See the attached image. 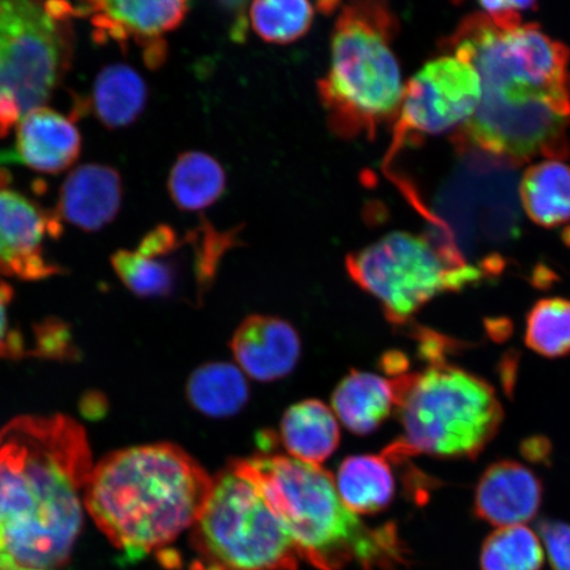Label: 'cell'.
Masks as SVG:
<instances>
[{"instance_id":"6da1fadb","label":"cell","mask_w":570,"mask_h":570,"mask_svg":"<svg viewBox=\"0 0 570 570\" xmlns=\"http://www.w3.org/2000/svg\"><path fill=\"white\" fill-rule=\"evenodd\" d=\"M445 48L472 63L481 101L458 141L515 164L568 156L570 52L534 24L470 17Z\"/></svg>"},{"instance_id":"7a4b0ae2","label":"cell","mask_w":570,"mask_h":570,"mask_svg":"<svg viewBox=\"0 0 570 570\" xmlns=\"http://www.w3.org/2000/svg\"><path fill=\"white\" fill-rule=\"evenodd\" d=\"M92 458L67 415H23L0 431V570H60L82 529Z\"/></svg>"},{"instance_id":"3957f363","label":"cell","mask_w":570,"mask_h":570,"mask_svg":"<svg viewBox=\"0 0 570 570\" xmlns=\"http://www.w3.org/2000/svg\"><path fill=\"white\" fill-rule=\"evenodd\" d=\"M213 480L180 446H130L105 455L92 468L83 503L110 543L137 560L194 529Z\"/></svg>"},{"instance_id":"277c9868","label":"cell","mask_w":570,"mask_h":570,"mask_svg":"<svg viewBox=\"0 0 570 570\" xmlns=\"http://www.w3.org/2000/svg\"><path fill=\"white\" fill-rule=\"evenodd\" d=\"M279 517L302 560L318 570H387L405 560L394 525L372 529L342 502L336 481L320 465L288 455L240 460Z\"/></svg>"},{"instance_id":"5b68a950","label":"cell","mask_w":570,"mask_h":570,"mask_svg":"<svg viewBox=\"0 0 570 570\" xmlns=\"http://www.w3.org/2000/svg\"><path fill=\"white\" fill-rule=\"evenodd\" d=\"M397 20L387 0H348L331 40V61L318 82L327 125L338 138L374 139L396 120L404 95L394 51Z\"/></svg>"},{"instance_id":"8992f818","label":"cell","mask_w":570,"mask_h":570,"mask_svg":"<svg viewBox=\"0 0 570 570\" xmlns=\"http://www.w3.org/2000/svg\"><path fill=\"white\" fill-rule=\"evenodd\" d=\"M395 384L403 436L384 453L391 460L405 454L475 459L502 424L494 389L465 370L432 365Z\"/></svg>"},{"instance_id":"52a82bcc","label":"cell","mask_w":570,"mask_h":570,"mask_svg":"<svg viewBox=\"0 0 570 570\" xmlns=\"http://www.w3.org/2000/svg\"><path fill=\"white\" fill-rule=\"evenodd\" d=\"M190 543L197 553L190 570H297L302 560L242 461L213 480Z\"/></svg>"},{"instance_id":"ba28073f","label":"cell","mask_w":570,"mask_h":570,"mask_svg":"<svg viewBox=\"0 0 570 570\" xmlns=\"http://www.w3.org/2000/svg\"><path fill=\"white\" fill-rule=\"evenodd\" d=\"M75 18L69 0H0V138L45 106L67 75Z\"/></svg>"},{"instance_id":"9c48e42d","label":"cell","mask_w":570,"mask_h":570,"mask_svg":"<svg viewBox=\"0 0 570 570\" xmlns=\"http://www.w3.org/2000/svg\"><path fill=\"white\" fill-rule=\"evenodd\" d=\"M352 279L381 303L394 324H404L434 296L480 279L479 269L463 265L448 247L423 235H384L346 261Z\"/></svg>"},{"instance_id":"30bf717a","label":"cell","mask_w":570,"mask_h":570,"mask_svg":"<svg viewBox=\"0 0 570 570\" xmlns=\"http://www.w3.org/2000/svg\"><path fill=\"white\" fill-rule=\"evenodd\" d=\"M481 92L479 73L458 55L428 61L404 87L390 156L411 138L465 125L480 105Z\"/></svg>"},{"instance_id":"8fae6325","label":"cell","mask_w":570,"mask_h":570,"mask_svg":"<svg viewBox=\"0 0 570 570\" xmlns=\"http://www.w3.org/2000/svg\"><path fill=\"white\" fill-rule=\"evenodd\" d=\"M191 0H78V18L87 17L96 39L120 46L134 42L142 49L149 68L167 59L166 35L187 18Z\"/></svg>"},{"instance_id":"7c38bea8","label":"cell","mask_w":570,"mask_h":570,"mask_svg":"<svg viewBox=\"0 0 570 570\" xmlns=\"http://www.w3.org/2000/svg\"><path fill=\"white\" fill-rule=\"evenodd\" d=\"M61 233L55 212L0 184V279L39 282L60 274L61 268L48 259L46 242Z\"/></svg>"},{"instance_id":"4fadbf2b","label":"cell","mask_w":570,"mask_h":570,"mask_svg":"<svg viewBox=\"0 0 570 570\" xmlns=\"http://www.w3.org/2000/svg\"><path fill=\"white\" fill-rule=\"evenodd\" d=\"M80 153L81 135L75 119L41 106L19 120L16 142L10 149H0V168L19 164L56 175L73 166Z\"/></svg>"},{"instance_id":"5bb4252c","label":"cell","mask_w":570,"mask_h":570,"mask_svg":"<svg viewBox=\"0 0 570 570\" xmlns=\"http://www.w3.org/2000/svg\"><path fill=\"white\" fill-rule=\"evenodd\" d=\"M543 483L530 468L503 460L484 470L474 494V515L494 527L524 525L543 503Z\"/></svg>"},{"instance_id":"9a60e30c","label":"cell","mask_w":570,"mask_h":570,"mask_svg":"<svg viewBox=\"0 0 570 570\" xmlns=\"http://www.w3.org/2000/svg\"><path fill=\"white\" fill-rule=\"evenodd\" d=\"M232 353L245 375L274 382L294 372L302 353L295 327L273 316H249L235 331Z\"/></svg>"},{"instance_id":"2e32d148","label":"cell","mask_w":570,"mask_h":570,"mask_svg":"<svg viewBox=\"0 0 570 570\" xmlns=\"http://www.w3.org/2000/svg\"><path fill=\"white\" fill-rule=\"evenodd\" d=\"M124 184L117 169L102 164L77 167L61 185L55 214L88 233L102 230L119 213Z\"/></svg>"},{"instance_id":"e0dca14e","label":"cell","mask_w":570,"mask_h":570,"mask_svg":"<svg viewBox=\"0 0 570 570\" xmlns=\"http://www.w3.org/2000/svg\"><path fill=\"white\" fill-rule=\"evenodd\" d=\"M181 247L180 238L167 225L156 226L135 249H119L111 266L119 281L140 297H166L177 288L176 262L169 261Z\"/></svg>"},{"instance_id":"ac0fdd59","label":"cell","mask_w":570,"mask_h":570,"mask_svg":"<svg viewBox=\"0 0 570 570\" xmlns=\"http://www.w3.org/2000/svg\"><path fill=\"white\" fill-rule=\"evenodd\" d=\"M395 381L366 372L342 380L332 397V410L346 430L360 436L374 433L396 410Z\"/></svg>"},{"instance_id":"d6986e66","label":"cell","mask_w":570,"mask_h":570,"mask_svg":"<svg viewBox=\"0 0 570 570\" xmlns=\"http://www.w3.org/2000/svg\"><path fill=\"white\" fill-rule=\"evenodd\" d=\"M279 439L288 458L321 466L340 445L338 419L321 401L294 404L284 413Z\"/></svg>"},{"instance_id":"ffe728a7","label":"cell","mask_w":570,"mask_h":570,"mask_svg":"<svg viewBox=\"0 0 570 570\" xmlns=\"http://www.w3.org/2000/svg\"><path fill=\"white\" fill-rule=\"evenodd\" d=\"M336 487L356 515L377 514L394 501L396 483L386 454L351 455L341 463Z\"/></svg>"},{"instance_id":"44dd1931","label":"cell","mask_w":570,"mask_h":570,"mask_svg":"<svg viewBox=\"0 0 570 570\" xmlns=\"http://www.w3.org/2000/svg\"><path fill=\"white\" fill-rule=\"evenodd\" d=\"M518 195L527 216L543 227L570 223V166L564 159L533 164L519 180Z\"/></svg>"},{"instance_id":"7402d4cb","label":"cell","mask_w":570,"mask_h":570,"mask_svg":"<svg viewBox=\"0 0 570 570\" xmlns=\"http://www.w3.org/2000/svg\"><path fill=\"white\" fill-rule=\"evenodd\" d=\"M147 98V85L137 70L126 63H111L99 71L83 107L91 109L105 127L117 130L138 119Z\"/></svg>"},{"instance_id":"603a6c76","label":"cell","mask_w":570,"mask_h":570,"mask_svg":"<svg viewBox=\"0 0 570 570\" xmlns=\"http://www.w3.org/2000/svg\"><path fill=\"white\" fill-rule=\"evenodd\" d=\"M249 389L245 373L226 362H210L191 373L187 384L188 401L199 413L224 419L244 410Z\"/></svg>"},{"instance_id":"cb8c5ba5","label":"cell","mask_w":570,"mask_h":570,"mask_svg":"<svg viewBox=\"0 0 570 570\" xmlns=\"http://www.w3.org/2000/svg\"><path fill=\"white\" fill-rule=\"evenodd\" d=\"M226 174L213 156L189 151L178 156L168 178L169 196L178 209L202 212L223 197Z\"/></svg>"},{"instance_id":"d4e9b609","label":"cell","mask_w":570,"mask_h":570,"mask_svg":"<svg viewBox=\"0 0 570 570\" xmlns=\"http://www.w3.org/2000/svg\"><path fill=\"white\" fill-rule=\"evenodd\" d=\"M315 20L311 0H253L247 21L269 45L287 46L304 38Z\"/></svg>"},{"instance_id":"484cf974","label":"cell","mask_w":570,"mask_h":570,"mask_svg":"<svg viewBox=\"0 0 570 570\" xmlns=\"http://www.w3.org/2000/svg\"><path fill=\"white\" fill-rule=\"evenodd\" d=\"M543 564V543L525 525L499 527L481 548L482 570H541Z\"/></svg>"},{"instance_id":"4316f807","label":"cell","mask_w":570,"mask_h":570,"mask_svg":"<svg viewBox=\"0 0 570 570\" xmlns=\"http://www.w3.org/2000/svg\"><path fill=\"white\" fill-rule=\"evenodd\" d=\"M524 340L531 351L546 358L569 355L570 301L551 297L534 304L527 316Z\"/></svg>"},{"instance_id":"83f0119b","label":"cell","mask_w":570,"mask_h":570,"mask_svg":"<svg viewBox=\"0 0 570 570\" xmlns=\"http://www.w3.org/2000/svg\"><path fill=\"white\" fill-rule=\"evenodd\" d=\"M13 296L16 294L11 284L0 279V358L2 360H20L33 355L23 334L12 323Z\"/></svg>"},{"instance_id":"f1b7e54d","label":"cell","mask_w":570,"mask_h":570,"mask_svg":"<svg viewBox=\"0 0 570 570\" xmlns=\"http://www.w3.org/2000/svg\"><path fill=\"white\" fill-rule=\"evenodd\" d=\"M539 532L552 570H570V524L543 519Z\"/></svg>"},{"instance_id":"f546056e","label":"cell","mask_w":570,"mask_h":570,"mask_svg":"<svg viewBox=\"0 0 570 570\" xmlns=\"http://www.w3.org/2000/svg\"><path fill=\"white\" fill-rule=\"evenodd\" d=\"M475 2L482 7L484 16L494 20L497 24L511 27L522 24L520 13L534 9L538 0H475Z\"/></svg>"},{"instance_id":"4dcf8cb0","label":"cell","mask_w":570,"mask_h":570,"mask_svg":"<svg viewBox=\"0 0 570 570\" xmlns=\"http://www.w3.org/2000/svg\"><path fill=\"white\" fill-rule=\"evenodd\" d=\"M216 3L220 7V9L233 16V38L239 41L244 40L248 27V0H216Z\"/></svg>"}]
</instances>
